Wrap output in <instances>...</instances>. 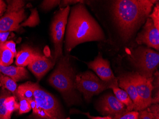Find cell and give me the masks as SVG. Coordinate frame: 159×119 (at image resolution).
<instances>
[{"mask_svg":"<svg viewBox=\"0 0 159 119\" xmlns=\"http://www.w3.org/2000/svg\"><path fill=\"white\" fill-rule=\"evenodd\" d=\"M4 103L7 110L11 114H12L14 111L19 109V105L16 100V96H12L11 95L8 96L5 99Z\"/></svg>","mask_w":159,"mask_h":119,"instance_id":"cell-24","label":"cell"},{"mask_svg":"<svg viewBox=\"0 0 159 119\" xmlns=\"http://www.w3.org/2000/svg\"><path fill=\"white\" fill-rule=\"evenodd\" d=\"M11 93L6 89H2L0 92V119H11L12 114L10 113L5 106V99Z\"/></svg>","mask_w":159,"mask_h":119,"instance_id":"cell-18","label":"cell"},{"mask_svg":"<svg viewBox=\"0 0 159 119\" xmlns=\"http://www.w3.org/2000/svg\"><path fill=\"white\" fill-rule=\"evenodd\" d=\"M60 2L59 0H44L40 4V7L43 11H48L56 6H59Z\"/></svg>","mask_w":159,"mask_h":119,"instance_id":"cell-25","label":"cell"},{"mask_svg":"<svg viewBox=\"0 0 159 119\" xmlns=\"http://www.w3.org/2000/svg\"><path fill=\"white\" fill-rule=\"evenodd\" d=\"M96 109L102 115L112 117L127 112L125 106L111 94L102 96L97 102Z\"/></svg>","mask_w":159,"mask_h":119,"instance_id":"cell-9","label":"cell"},{"mask_svg":"<svg viewBox=\"0 0 159 119\" xmlns=\"http://www.w3.org/2000/svg\"><path fill=\"white\" fill-rule=\"evenodd\" d=\"M1 43H0V50H1Z\"/></svg>","mask_w":159,"mask_h":119,"instance_id":"cell-35","label":"cell"},{"mask_svg":"<svg viewBox=\"0 0 159 119\" xmlns=\"http://www.w3.org/2000/svg\"><path fill=\"white\" fill-rule=\"evenodd\" d=\"M52 59H49L44 55L36 58L28 65L29 69L34 75L37 80H40L55 65Z\"/></svg>","mask_w":159,"mask_h":119,"instance_id":"cell-14","label":"cell"},{"mask_svg":"<svg viewBox=\"0 0 159 119\" xmlns=\"http://www.w3.org/2000/svg\"><path fill=\"white\" fill-rule=\"evenodd\" d=\"M117 78L119 87L128 94L134 103L135 105L134 111L139 112L143 110L142 101L137 94L134 85L128 75L127 72L120 73Z\"/></svg>","mask_w":159,"mask_h":119,"instance_id":"cell-13","label":"cell"},{"mask_svg":"<svg viewBox=\"0 0 159 119\" xmlns=\"http://www.w3.org/2000/svg\"><path fill=\"white\" fill-rule=\"evenodd\" d=\"M149 18H151L153 21V24L155 27L159 30V2L157 1L155 4L151 13L149 16Z\"/></svg>","mask_w":159,"mask_h":119,"instance_id":"cell-26","label":"cell"},{"mask_svg":"<svg viewBox=\"0 0 159 119\" xmlns=\"http://www.w3.org/2000/svg\"><path fill=\"white\" fill-rule=\"evenodd\" d=\"M19 99L20 100L19 114H25L29 112L32 110V108L28 101L24 98H20Z\"/></svg>","mask_w":159,"mask_h":119,"instance_id":"cell-27","label":"cell"},{"mask_svg":"<svg viewBox=\"0 0 159 119\" xmlns=\"http://www.w3.org/2000/svg\"><path fill=\"white\" fill-rule=\"evenodd\" d=\"M2 45L5 48L8 49L10 50L12 53L14 54V56L16 57V55L17 54V51L16 48V44L12 41H6L4 43H2Z\"/></svg>","mask_w":159,"mask_h":119,"instance_id":"cell-32","label":"cell"},{"mask_svg":"<svg viewBox=\"0 0 159 119\" xmlns=\"http://www.w3.org/2000/svg\"><path fill=\"white\" fill-rule=\"evenodd\" d=\"M7 9V4L5 2L0 0V18L4 15Z\"/></svg>","mask_w":159,"mask_h":119,"instance_id":"cell-33","label":"cell"},{"mask_svg":"<svg viewBox=\"0 0 159 119\" xmlns=\"http://www.w3.org/2000/svg\"><path fill=\"white\" fill-rule=\"evenodd\" d=\"M110 89H112L117 99L125 106L127 112L135 110L134 104L128 94L125 90L120 88L118 85L114 84L111 85Z\"/></svg>","mask_w":159,"mask_h":119,"instance_id":"cell-17","label":"cell"},{"mask_svg":"<svg viewBox=\"0 0 159 119\" xmlns=\"http://www.w3.org/2000/svg\"><path fill=\"white\" fill-rule=\"evenodd\" d=\"M135 42L138 45L144 44L149 48L159 51V30L155 27L150 18L146 20L142 31L137 34Z\"/></svg>","mask_w":159,"mask_h":119,"instance_id":"cell-10","label":"cell"},{"mask_svg":"<svg viewBox=\"0 0 159 119\" xmlns=\"http://www.w3.org/2000/svg\"><path fill=\"white\" fill-rule=\"evenodd\" d=\"M66 26L65 51L69 54L77 45L85 42L105 41L102 28L91 16L84 3L70 8Z\"/></svg>","mask_w":159,"mask_h":119,"instance_id":"cell-2","label":"cell"},{"mask_svg":"<svg viewBox=\"0 0 159 119\" xmlns=\"http://www.w3.org/2000/svg\"><path fill=\"white\" fill-rule=\"evenodd\" d=\"M14 54L8 49L5 48L1 43L0 50V65L3 66H10L13 62Z\"/></svg>","mask_w":159,"mask_h":119,"instance_id":"cell-21","label":"cell"},{"mask_svg":"<svg viewBox=\"0 0 159 119\" xmlns=\"http://www.w3.org/2000/svg\"><path fill=\"white\" fill-rule=\"evenodd\" d=\"M158 1L114 0L109 1L111 20L118 40L124 44L134 38L137 32L152 10Z\"/></svg>","mask_w":159,"mask_h":119,"instance_id":"cell-1","label":"cell"},{"mask_svg":"<svg viewBox=\"0 0 159 119\" xmlns=\"http://www.w3.org/2000/svg\"><path fill=\"white\" fill-rule=\"evenodd\" d=\"M25 9L16 12L4 13L0 18V33L16 31L20 28V24L25 19Z\"/></svg>","mask_w":159,"mask_h":119,"instance_id":"cell-12","label":"cell"},{"mask_svg":"<svg viewBox=\"0 0 159 119\" xmlns=\"http://www.w3.org/2000/svg\"><path fill=\"white\" fill-rule=\"evenodd\" d=\"M7 9L5 13L16 12L19 11L25 4V2L22 0H8L7 1Z\"/></svg>","mask_w":159,"mask_h":119,"instance_id":"cell-23","label":"cell"},{"mask_svg":"<svg viewBox=\"0 0 159 119\" xmlns=\"http://www.w3.org/2000/svg\"><path fill=\"white\" fill-rule=\"evenodd\" d=\"M88 68L95 72L98 77L105 82H118L117 78L114 76L109 61L102 57V54L99 53L94 60L85 62Z\"/></svg>","mask_w":159,"mask_h":119,"instance_id":"cell-11","label":"cell"},{"mask_svg":"<svg viewBox=\"0 0 159 119\" xmlns=\"http://www.w3.org/2000/svg\"><path fill=\"white\" fill-rule=\"evenodd\" d=\"M118 85V82H105L101 80L91 71L76 74L75 85L77 90L83 94L85 100L89 103L94 95L99 94L110 88L111 85Z\"/></svg>","mask_w":159,"mask_h":119,"instance_id":"cell-6","label":"cell"},{"mask_svg":"<svg viewBox=\"0 0 159 119\" xmlns=\"http://www.w3.org/2000/svg\"><path fill=\"white\" fill-rule=\"evenodd\" d=\"M0 86L14 94L16 95V94L18 88L16 82L9 77L4 76L1 73H0Z\"/></svg>","mask_w":159,"mask_h":119,"instance_id":"cell-19","label":"cell"},{"mask_svg":"<svg viewBox=\"0 0 159 119\" xmlns=\"http://www.w3.org/2000/svg\"><path fill=\"white\" fill-rule=\"evenodd\" d=\"M16 95L18 97L19 99L24 98L27 100L34 98L31 81H28L19 86Z\"/></svg>","mask_w":159,"mask_h":119,"instance_id":"cell-20","label":"cell"},{"mask_svg":"<svg viewBox=\"0 0 159 119\" xmlns=\"http://www.w3.org/2000/svg\"><path fill=\"white\" fill-rule=\"evenodd\" d=\"M70 112V113H81V114H84L90 119H113V117L110 116H104V117L92 116L89 112H82L81 111H78V110H71Z\"/></svg>","mask_w":159,"mask_h":119,"instance_id":"cell-30","label":"cell"},{"mask_svg":"<svg viewBox=\"0 0 159 119\" xmlns=\"http://www.w3.org/2000/svg\"><path fill=\"white\" fill-rule=\"evenodd\" d=\"M127 73L135 87L137 94L143 103V110L146 109L153 104V77L146 78L134 71L127 72Z\"/></svg>","mask_w":159,"mask_h":119,"instance_id":"cell-8","label":"cell"},{"mask_svg":"<svg viewBox=\"0 0 159 119\" xmlns=\"http://www.w3.org/2000/svg\"><path fill=\"white\" fill-rule=\"evenodd\" d=\"M89 1H80V0H63L61 1L60 4L59 5V8L60 9L64 8L67 6H70V5H75L78 3H89Z\"/></svg>","mask_w":159,"mask_h":119,"instance_id":"cell-29","label":"cell"},{"mask_svg":"<svg viewBox=\"0 0 159 119\" xmlns=\"http://www.w3.org/2000/svg\"><path fill=\"white\" fill-rule=\"evenodd\" d=\"M34 98L36 103L33 111V119H70L66 117L55 97L42 88L38 83L31 82Z\"/></svg>","mask_w":159,"mask_h":119,"instance_id":"cell-5","label":"cell"},{"mask_svg":"<svg viewBox=\"0 0 159 119\" xmlns=\"http://www.w3.org/2000/svg\"><path fill=\"white\" fill-rule=\"evenodd\" d=\"M113 119H139V112L136 111L127 112L113 117Z\"/></svg>","mask_w":159,"mask_h":119,"instance_id":"cell-28","label":"cell"},{"mask_svg":"<svg viewBox=\"0 0 159 119\" xmlns=\"http://www.w3.org/2000/svg\"><path fill=\"white\" fill-rule=\"evenodd\" d=\"M139 119H154V115L147 108L139 111Z\"/></svg>","mask_w":159,"mask_h":119,"instance_id":"cell-31","label":"cell"},{"mask_svg":"<svg viewBox=\"0 0 159 119\" xmlns=\"http://www.w3.org/2000/svg\"><path fill=\"white\" fill-rule=\"evenodd\" d=\"M56 67L48 78V83L58 91L69 106L82 103L75 85V71L69 54L63 55L56 62Z\"/></svg>","mask_w":159,"mask_h":119,"instance_id":"cell-3","label":"cell"},{"mask_svg":"<svg viewBox=\"0 0 159 119\" xmlns=\"http://www.w3.org/2000/svg\"><path fill=\"white\" fill-rule=\"evenodd\" d=\"M31 14L28 18L25 21L24 23L20 24V28L21 27L29 26L33 27L39 25L40 23V18L39 14L36 9H33L31 10Z\"/></svg>","mask_w":159,"mask_h":119,"instance_id":"cell-22","label":"cell"},{"mask_svg":"<svg viewBox=\"0 0 159 119\" xmlns=\"http://www.w3.org/2000/svg\"><path fill=\"white\" fill-rule=\"evenodd\" d=\"M70 11V6L60 9L55 14L50 26L51 36L54 46V53L52 59L55 63L59 58L63 56V39Z\"/></svg>","mask_w":159,"mask_h":119,"instance_id":"cell-7","label":"cell"},{"mask_svg":"<svg viewBox=\"0 0 159 119\" xmlns=\"http://www.w3.org/2000/svg\"><path fill=\"white\" fill-rule=\"evenodd\" d=\"M128 60L141 76L150 78L157 71L159 64V52L147 46L140 45L126 49Z\"/></svg>","mask_w":159,"mask_h":119,"instance_id":"cell-4","label":"cell"},{"mask_svg":"<svg viewBox=\"0 0 159 119\" xmlns=\"http://www.w3.org/2000/svg\"><path fill=\"white\" fill-rule=\"evenodd\" d=\"M10 32H1L0 33V43H4L7 41Z\"/></svg>","mask_w":159,"mask_h":119,"instance_id":"cell-34","label":"cell"},{"mask_svg":"<svg viewBox=\"0 0 159 119\" xmlns=\"http://www.w3.org/2000/svg\"><path fill=\"white\" fill-rule=\"evenodd\" d=\"M42 55L33 48L26 46L18 52L16 55V65L25 67L30 64L36 58Z\"/></svg>","mask_w":159,"mask_h":119,"instance_id":"cell-15","label":"cell"},{"mask_svg":"<svg viewBox=\"0 0 159 119\" xmlns=\"http://www.w3.org/2000/svg\"><path fill=\"white\" fill-rule=\"evenodd\" d=\"M0 73L9 77L16 82L26 79L29 78L27 70L20 66H3L0 65Z\"/></svg>","mask_w":159,"mask_h":119,"instance_id":"cell-16","label":"cell"}]
</instances>
